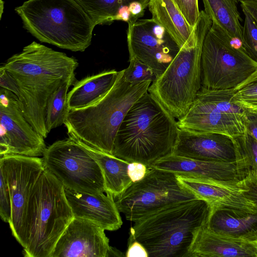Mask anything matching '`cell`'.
<instances>
[{"instance_id": "7", "label": "cell", "mask_w": 257, "mask_h": 257, "mask_svg": "<svg viewBox=\"0 0 257 257\" xmlns=\"http://www.w3.org/2000/svg\"><path fill=\"white\" fill-rule=\"evenodd\" d=\"M212 20L200 11L196 25L197 39L191 46L181 48L166 70L152 82L148 91L175 118L184 116L201 88V53Z\"/></svg>"}, {"instance_id": "1", "label": "cell", "mask_w": 257, "mask_h": 257, "mask_svg": "<svg viewBox=\"0 0 257 257\" xmlns=\"http://www.w3.org/2000/svg\"><path fill=\"white\" fill-rule=\"evenodd\" d=\"M78 63L65 53L35 41L9 58L3 66L15 80L22 111L34 129L46 138V110L50 96L75 76Z\"/></svg>"}, {"instance_id": "2", "label": "cell", "mask_w": 257, "mask_h": 257, "mask_svg": "<svg viewBox=\"0 0 257 257\" xmlns=\"http://www.w3.org/2000/svg\"><path fill=\"white\" fill-rule=\"evenodd\" d=\"M179 128L175 118L148 91L124 117L115 138L113 155L151 167L173 154Z\"/></svg>"}, {"instance_id": "36", "label": "cell", "mask_w": 257, "mask_h": 257, "mask_svg": "<svg viewBox=\"0 0 257 257\" xmlns=\"http://www.w3.org/2000/svg\"><path fill=\"white\" fill-rule=\"evenodd\" d=\"M147 171V166L140 162H131L127 166V174L133 182L141 180L145 176Z\"/></svg>"}, {"instance_id": "40", "label": "cell", "mask_w": 257, "mask_h": 257, "mask_svg": "<svg viewBox=\"0 0 257 257\" xmlns=\"http://www.w3.org/2000/svg\"><path fill=\"white\" fill-rule=\"evenodd\" d=\"M121 256H123V254L122 253V252L117 250L116 249L110 246V248L107 254L106 257Z\"/></svg>"}, {"instance_id": "35", "label": "cell", "mask_w": 257, "mask_h": 257, "mask_svg": "<svg viewBox=\"0 0 257 257\" xmlns=\"http://www.w3.org/2000/svg\"><path fill=\"white\" fill-rule=\"evenodd\" d=\"M0 85L14 93L18 98L20 95L18 85L14 78L2 65L0 67Z\"/></svg>"}, {"instance_id": "14", "label": "cell", "mask_w": 257, "mask_h": 257, "mask_svg": "<svg viewBox=\"0 0 257 257\" xmlns=\"http://www.w3.org/2000/svg\"><path fill=\"white\" fill-rule=\"evenodd\" d=\"M129 58H136L149 66L156 78L167 68L180 48L165 29L152 18L128 24Z\"/></svg>"}, {"instance_id": "25", "label": "cell", "mask_w": 257, "mask_h": 257, "mask_svg": "<svg viewBox=\"0 0 257 257\" xmlns=\"http://www.w3.org/2000/svg\"><path fill=\"white\" fill-rule=\"evenodd\" d=\"M71 138L98 163L102 173L105 193L111 195L114 198L132 185L133 182L127 174L129 162L100 151L78 139Z\"/></svg>"}, {"instance_id": "29", "label": "cell", "mask_w": 257, "mask_h": 257, "mask_svg": "<svg viewBox=\"0 0 257 257\" xmlns=\"http://www.w3.org/2000/svg\"><path fill=\"white\" fill-rule=\"evenodd\" d=\"M233 98L246 109L257 111V69L234 88Z\"/></svg>"}, {"instance_id": "22", "label": "cell", "mask_w": 257, "mask_h": 257, "mask_svg": "<svg viewBox=\"0 0 257 257\" xmlns=\"http://www.w3.org/2000/svg\"><path fill=\"white\" fill-rule=\"evenodd\" d=\"M206 226L217 233L257 242V211L211 209Z\"/></svg>"}, {"instance_id": "39", "label": "cell", "mask_w": 257, "mask_h": 257, "mask_svg": "<svg viewBox=\"0 0 257 257\" xmlns=\"http://www.w3.org/2000/svg\"><path fill=\"white\" fill-rule=\"evenodd\" d=\"M241 9L245 10L257 24V0H241Z\"/></svg>"}, {"instance_id": "8", "label": "cell", "mask_w": 257, "mask_h": 257, "mask_svg": "<svg viewBox=\"0 0 257 257\" xmlns=\"http://www.w3.org/2000/svg\"><path fill=\"white\" fill-rule=\"evenodd\" d=\"M256 69L257 62L248 55L242 42L212 22L202 49L201 89L234 88Z\"/></svg>"}, {"instance_id": "9", "label": "cell", "mask_w": 257, "mask_h": 257, "mask_svg": "<svg viewBox=\"0 0 257 257\" xmlns=\"http://www.w3.org/2000/svg\"><path fill=\"white\" fill-rule=\"evenodd\" d=\"M198 197L182 185L176 175L148 168L145 176L114 198L120 212L135 222L167 205Z\"/></svg>"}, {"instance_id": "21", "label": "cell", "mask_w": 257, "mask_h": 257, "mask_svg": "<svg viewBox=\"0 0 257 257\" xmlns=\"http://www.w3.org/2000/svg\"><path fill=\"white\" fill-rule=\"evenodd\" d=\"M85 12L95 26L122 21L136 22L144 15L150 0H74Z\"/></svg>"}, {"instance_id": "38", "label": "cell", "mask_w": 257, "mask_h": 257, "mask_svg": "<svg viewBox=\"0 0 257 257\" xmlns=\"http://www.w3.org/2000/svg\"><path fill=\"white\" fill-rule=\"evenodd\" d=\"M126 257H149V254L145 247L139 241H128V246L125 254Z\"/></svg>"}, {"instance_id": "27", "label": "cell", "mask_w": 257, "mask_h": 257, "mask_svg": "<svg viewBox=\"0 0 257 257\" xmlns=\"http://www.w3.org/2000/svg\"><path fill=\"white\" fill-rule=\"evenodd\" d=\"M233 138L240 180L248 176H257V141L247 132Z\"/></svg>"}, {"instance_id": "18", "label": "cell", "mask_w": 257, "mask_h": 257, "mask_svg": "<svg viewBox=\"0 0 257 257\" xmlns=\"http://www.w3.org/2000/svg\"><path fill=\"white\" fill-rule=\"evenodd\" d=\"M64 189L74 217L90 220L105 230H116L122 225L120 212L111 195Z\"/></svg>"}, {"instance_id": "41", "label": "cell", "mask_w": 257, "mask_h": 257, "mask_svg": "<svg viewBox=\"0 0 257 257\" xmlns=\"http://www.w3.org/2000/svg\"><path fill=\"white\" fill-rule=\"evenodd\" d=\"M240 1H241V0H239V2Z\"/></svg>"}, {"instance_id": "33", "label": "cell", "mask_w": 257, "mask_h": 257, "mask_svg": "<svg viewBox=\"0 0 257 257\" xmlns=\"http://www.w3.org/2000/svg\"><path fill=\"white\" fill-rule=\"evenodd\" d=\"M0 215L1 219L9 223L12 216L11 198L5 177L0 172Z\"/></svg>"}, {"instance_id": "4", "label": "cell", "mask_w": 257, "mask_h": 257, "mask_svg": "<svg viewBox=\"0 0 257 257\" xmlns=\"http://www.w3.org/2000/svg\"><path fill=\"white\" fill-rule=\"evenodd\" d=\"M124 69L110 90L87 107L70 110L64 122L68 136L102 152L113 155L116 133L132 105L148 92L152 81H127Z\"/></svg>"}, {"instance_id": "34", "label": "cell", "mask_w": 257, "mask_h": 257, "mask_svg": "<svg viewBox=\"0 0 257 257\" xmlns=\"http://www.w3.org/2000/svg\"><path fill=\"white\" fill-rule=\"evenodd\" d=\"M244 195L257 205V176H248L240 181Z\"/></svg>"}, {"instance_id": "6", "label": "cell", "mask_w": 257, "mask_h": 257, "mask_svg": "<svg viewBox=\"0 0 257 257\" xmlns=\"http://www.w3.org/2000/svg\"><path fill=\"white\" fill-rule=\"evenodd\" d=\"M24 28L41 42L83 52L95 26L74 0H28L15 8Z\"/></svg>"}, {"instance_id": "37", "label": "cell", "mask_w": 257, "mask_h": 257, "mask_svg": "<svg viewBox=\"0 0 257 257\" xmlns=\"http://www.w3.org/2000/svg\"><path fill=\"white\" fill-rule=\"evenodd\" d=\"M245 126L246 132L257 141V111L246 109Z\"/></svg>"}, {"instance_id": "10", "label": "cell", "mask_w": 257, "mask_h": 257, "mask_svg": "<svg viewBox=\"0 0 257 257\" xmlns=\"http://www.w3.org/2000/svg\"><path fill=\"white\" fill-rule=\"evenodd\" d=\"M233 93L234 88L201 89L187 113L177 121L179 128L232 137L243 135L246 109L235 102Z\"/></svg>"}, {"instance_id": "17", "label": "cell", "mask_w": 257, "mask_h": 257, "mask_svg": "<svg viewBox=\"0 0 257 257\" xmlns=\"http://www.w3.org/2000/svg\"><path fill=\"white\" fill-rule=\"evenodd\" d=\"M151 167L178 176L240 189L235 162L201 161L172 154L159 160Z\"/></svg>"}, {"instance_id": "13", "label": "cell", "mask_w": 257, "mask_h": 257, "mask_svg": "<svg viewBox=\"0 0 257 257\" xmlns=\"http://www.w3.org/2000/svg\"><path fill=\"white\" fill-rule=\"evenodd\" d=\"M0 155L43 156L47 148L44 138L25 117L17 96L1 87Z\"/></svg>"}, {"instance_id": "31", "label": "cell", "mask_w": 257, "mask_h": 257, "mask_svg": "<svg viewBox=\"0 0 257 257\" xmlns=\"http://www.w3.org/2000/svg\"><path fill=\"white\" fill-rule=\"evenodd\" d=\"M244 16L242 29V45L248 55L257 62V24L244 9Z\"/></svg>"}, {"instance_id": "11", "label": "cell", "mask_w": 257, "mask_h": 257, "mask_svg": "<svg viewBox=\"0 0 257 257\" xmlns=\"http://www.w3.org/2000/svg\"><path fill=\"white\" fill-rule=\"evenodd\" d=\"M42 156L45 168L64 188L90 194L104 192L99 166L71 137L54 142Z\"/></svg>"}, {"instance_id": "5", "label": "cell", "mask_w": 257, "mask_h": 257, "mask_svg": "<svg viewBox=\"0 0 257 257\" xmlns=\"http://www.w3.org/2000/svg\"><path fill=\"white\" fill-rule=\"evenodd\" d=\"M73 218L63 186L45 169L28 203L24 229V255L51 257L57 242Z\"/></svg>"}, {"instance_id": "16", "label": "cell", "mask_w": 257, "mask_h": 257, "mask_svg": "<svg viewBox=\"0 0 257 257\" xmlns=\"http://www.w3.org/2000/svg\"><path fill=\"white\" fill-rule=\"evenodd\" d=\"M173 154L197 160L235 162L233 137L217 133L179 128Z\"/></svg>"}, {"instance_id": "20", "label": "cell", "mask_w": 257, "mask_h": 257, "mask_svg": "<svg viewBox=\"0 0 257 257\" xmlns=\"http://www.w3.org/2000/svg\"><path fill=\"white\" fill-rule=\"evenodd\" d=\"M182 186L198 198L206 201L211 209H240L257 211V205L246 198L240 189L176 175Z\"/></svg>"}, {"instance_id": "28", "label": "cell", "mask_w": 257, "mask_h": 257, "mask_svg": "<svg viewBox=\"0 0 257 257\" xmlns=\"http://www.w3.org/2000/svg\"><path fill=\"white\" fill-rule=\"evenodd\" d=\"M75 81V76L70 78L49 97L45 116L46 127L48 133L51 130L64 124L70 112L67 102V92Z\"/></svg>"}, {"instance_id": "3", "label": "cell", "mask_w": 257, "mask_h": 257, "mask_svg": "<svg viewBox=\"0 0 257 257\" xmlns=\"http://www.w3.org/2000/svg\"><path fill=\"white\" fill-rule=\"evenodd\" d=\"M211 212L210 205L199 198L167 205L135 221L128 241L140 242L150 257H189Z\"/></svg>"}, {"instance_id": "15", "label": "cell", "mask_w": 257, "mask_h": 257, "mask_svg": "<svg viewBox=\"0 0 257 257\" xmlns=\"http://www.w3.org/2000/svg\"><path fill=\"white\" fill-rule=\"evenodd\" d=\"M104 230L90 220L74 217L51 257H106L110 246Z\"/></svg>"}, {"instance_id": "30", "label": "cell", "mask_w": 257, "mask_h": 257, "mask_svg": "<svg viewBox=\"0 0 257 257\" xmlns=\"http://www.w3.org/2000/svg\"><path fill=\"white\" fill-rule=\"evenodd\" d=\"M130 64L124 69V78L132 83H139L145 81L153 82L156 76L153 70L147 64L136 58H129Z\"/></svg>"}, {"instance_id": "24", "label": "cell", "mask_w": 257, "mask_h": 257, "mask_svg": "<svg viewBox=\"0 0 257 257\" xmlns=\"http://www.w3.org/2000/svg\"><path fill=\"white\" fill-rule=\"evenodd\" d=\"M118 73L114 69L105 70L76 81L67 94L69 110L84 108L99 101L112 88Z\"/></svg>"}, {"instance_id": "26", "label": "cell", "mask_w": 257, "mask_h": 257, "mask_svg": "<svg viewBox=\"0 0 257 257\" xmlns=\"http://www.w3.org/2000/svg\"><path fill=\"white\" fill-rule=\"evenodd\" d=\"M204 12L232 38L242 41L243 26L237 5L239 0H202Z\"/></svg>"}, {"instance_id": "19", "label": "cell", "mask_w": 257, "mask_h": 257, "mask_svg": "<svg viewBox=\"0 0 257 257\" xmlns=\"http://www.w3.org/2000/svg\"><path fill=\"white\" fill-rule=\"evenodd\" d=\"M257 257V242L213 232L206 226L197 233L189 257Z\"/></svg>"}, {"instance_id": "12", "label": "cell", "mask_w": 257, "mask_h": 257, "mask_svg": "<svg viewBox=\"0 0 257 257\" xmlns=\"http://www.w3.org/2000/svg\"><path fill=\"white\" fill-rule=\"evenodd\" d=\"M45 169L42 158L20 155L0 157V172L7 180L11 198L12 216L9 224L13 235L23 247L29 199L36 183Z\"/></svg>"}, {"instance_id": "32", "label": "cell", "mask_w": 257, "mask_h": 257, "mask_svg": "<svg viewBox=\"0 0 257 257\" xmlns=\"http://www.w3.org/2000/svg\"><path fill=\"white\" fill-rule=\"evenodd\" d=\"M188 24L194 28L199 18L198 0H173Z\"/></svg>"}, {"instance_id": "23", "label": "cell", "mask_w": 257, "mask_h": 257, "mask_svg": "<svg viewBox=\"0 0 257 257\" xmlns=\"http://www.w3.org/2000/svg\"><path fill=\"white\" fill-rule=\"evenodd\" d=\"M152 18L163 27L180 49L193 45L197 39L196 26L192 28L173 0H150Z\"/></svg>"}]
</instances>
